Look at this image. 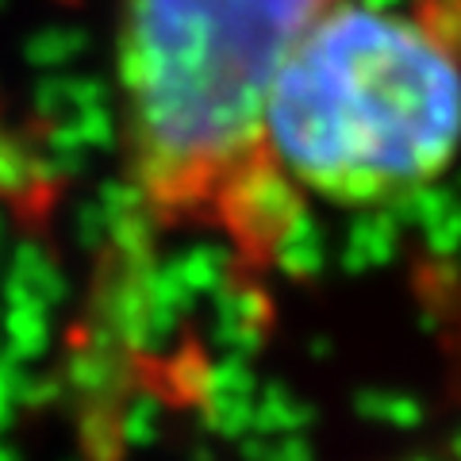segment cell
<instances>
[{"mask_svg":"<svg viewBox=\"0 0 461 461\" xmlns=\"http://www.w3.org/2000/svg\"><path fill=\"white\" fill-rule=\"evenodd\" d=\"M335 0H115L120 158L154 235L212 239L247 277L296 242L304 200L266 147L281 66Z\"/></svg>","mask_w":461,"mask_h":461,"instance_id":"6da1fadb","label":"cell"},{"mask_svg":"<svg viewBox=\"0 0 461 461\" xmlns=\"http://www.w3.org/2000/svg\"><path fill=\"white\" fill-rule=\"evenodd\" d=\"M266 147L308 208H381L461 154V0H335L281 66Z\"/></svg>","mask_w":461,"mask_h":461,"instance_id":"7a4b0ae2","label":"cell"},{"mask_svg":"<svg viewBox=\"0 0 461 461\" xmlns=\"http://www.w3.org/2000/svg\"><path fill=\"white\" fill-rule=\"evenodd\" d=\"M415 296L430 315L446 373L454 381V396L461 403V262L454 258H423L415 266Z\"/></svg>","mask_w":461,"mask_h":461,"instance_id":"3957f363","label":"cell"},{"mask_svg":"<svg viewBox=\"0 0 461 461\" xmlns=\"http://www.w3.org/2000/svg\"><path fill=\"white\" fill-rule=\"evenodd\" d=\"M27 193L47 204V200H50V185H39L32 173H27L23 154L12 150L5 127H0V204H16L20 212H27V208L20 204V196H27Z\"/></svg>","mask_w":461,"mask_h":461,"instance_id":"277c9868","label":"cell"}]
</instances>
